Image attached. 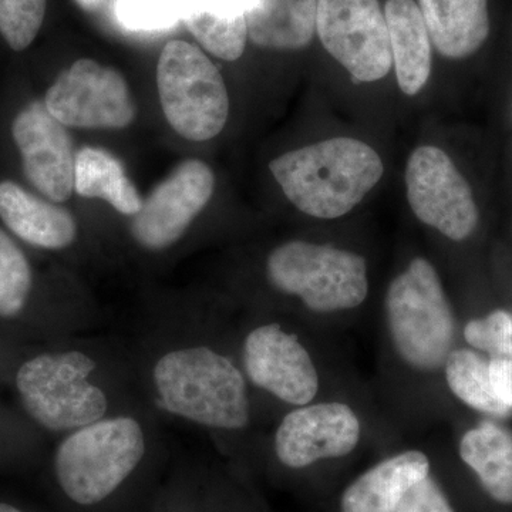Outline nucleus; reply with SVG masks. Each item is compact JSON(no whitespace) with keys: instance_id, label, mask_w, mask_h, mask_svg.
Segmentation results:
<instances>
[{"instance_id":"obj_24","label":"nucleus","mask_w":512,"mask_h":512,"mask_svg":"<svg viewBox=\"0 0 512 512\" xmlns=\"http://www.w3.org/2000/svg\"><path fill=\"white\" fill-rule=\"evenodd\" d=\"M444 366L451 392L470 409L497 419L511 416L512 409L494 392L488 360L483 356L471 349L451 350Z\"/></svg>"},{"instance_id":"obj_9","label":"nucleus","mask_w":512,"mask_h":512,"mask_svg":"<svg viewBox=\"0 0 512 512\" xmlns=\"http://www.w3.org/2000/svg\"><path fill=\"white\" fill-rule=\"evenodd\" d=\"M407 200L414 215L451 241L476 231L478 208L466 178L437 147L413 151L406 168Z\"/></svg>"},{"instance_id":"obj_1","label":"nucleus","mask_w":512,"mask_h":512,"mask_svg":"<svg viewBox=\"0 0 512 512\" xmlns=\"http://www.w3.org/2000/svg\"><path fill=\"white\" fill-rule=\"evenodd\" d=\"M157 412L204 430L234 433L251 424L244 370L227 353L194 335V326H164L134 365Z\"/></svg>"},{"instance_id":"obj_8","label":"nucleus","mask_w":512,"mask_h":512,"mask_svg":"<svg viewBox=\"0 0 512 512\" xmlns=\"http://www.w3.org/2000/svg\"><path fill=\"white\" fill-rule=\"evenodd\" d=\"M316 32L356 83L377 82L392 69L389 29L379 0H318Z\"/></svg>"},{"instance_id":"obj_7","label":"nucleus","mask_w":512,"mask_h":512,"mask_svg":"<svg viewBox=\"0 0 512 512\" xmlns=\"http://www.w3.org/2000/svg\"><path fill=\"white\" fill-rule=\"evenodd\" d=\"M157 86L165 119L181 137L211 140L227 124V86L197 46L184 40L167 43L158 59Z\"/></svg>"},{"instance_id":"obj_28","label":"nucleus","mask_w":512,"mask_h":512,"mask_svg":"<svg viewBox=\"0 0 512 512\" xmlns=\"http://www.w3.org/2000/svg\"><path fill=\"white\" fill-rule=\"evenodd\" d=\"M396 512L456 511L451 507L450 501L447 500L437 481L433 477L427 476L407 491Z\"/></svg>"},{"instance_id":"obj_3","label":"nucleus","mask_w":512,"mask_h":512,"mask_svg":"<svg viewBox=\"0 0 512 512\" xmlns=\"http://www.w3.org/2000/svg\"><path fill=\"white\" fill-rule=\"evenodd\" d=\"M153 436L147 412L138 406L64 434L53 457L60 491L77 507L106 503L136 476Z\"/></svg>"},{"instance_id":"obj_26","label":"nucleus","mask_w":512,"mask_h":512,"mask_svg":"<svg viewBox=\"0 0 512 512\" xmlns=\"http://www.w3.org/2000/svg\"><path fill=\"white\" fill-rule=\"evenodd\" d=\"M46 0H0V33L16 52L25 50L43 25Z\"/></svg>"},{"instance_id":"obj_6","label":"nucleus","mask_w":512,"mask_h":512,"mask_svg":"<svg viewBox=\"0 0 512 512\" xmlns=\"http://www.w3.org/2000/svg\"><path fill=\"white\" fill-rule=\"evenodd\" d=\"M266 278L276 291L301 299L315 313L352 311L369 293L363 256L301 239L272 249Z\"/></svg>"},{"instance_id":"obj_25","label":"nucleus","mask_w":512,"mask_h":512,"mask_svg":"<svg viewBox=\"0 0 512 512\" xmlns=\"http://www.w3.org/2000/svg\"><path fill=\"white\" fill-rule=\"evenodd\" d=\"M32 288L28 258L0 228V318L13 319L25 311Z\"/></svg>"},{"instance_id":"obj_20","label":"nucleus","mask_w":512,"mask_h":512,"mask_svg":"<svg viewBox=\"0 0 512 512\" xmlns=\"http://www.w3.org/2000/svg\"><path fill=\"white\" fill-rule=\"evenodd\" d=\"M318 0H248V36L256 46L299 50L316 32Z\"/></svg>"},{"instance_id":"obj_11","label":"nucleus","mask_w":512,"mask_h":512,"mask_svg":"<svg viewBox=\"0 0 512 512\" xmlns=\"http://www.w3.org/2000/svg\"><path fill=\"white\" fill-rule=\"evenodd\" d=\"M242 370L248 382L293 407L312 403L319 375L311 353L281 323L266 322L242 340Z\"/></svg>"},{"instance_id":"obj_21","label":"nucleus","mask_w":512,"mask_h":512,"mask_svg":"<svg viewBox=\"0 0 512 512\" xmlns=\"http://www.w3.org/2000/svg\"><path fill=\"white\" fill-rule=\"evenodd\" d=\"M458 451L490 497L501 504H512L510 429L494 421H483L464 433Z\"/></svg>"},{"instance_id":"obj_16","label":"nucleus","mask_w":512,"mask_h":512,"mask_svg":"<svg viewBox=\"0 0 512 512\" xmlns=\"http://www.w3.org/2000/svg\"><path fill=\"white\" fill-rule=\"evenodd\" d=\"M430 476V460L417 450L384 458L346 488L342 512H396L407 491Z\"/></svg>"},{"instance_id":"obj_27","label":"nucleus","mask_w":512,"mask_h":512,"mask_svg":"<svg viewBox=\"0 0 512 512\" xmlns=\"http://www.w3.org/2000/svg\"><path fill=\"white\" fill-rule=\"evenodd\" d=\"M114 15L131 32H161L180 20L174 0H116Z\"/></svg>"},{"instance_id":"obj_19","label":"nucleus","mask_w":512,"mask_h":512,"mask_svg":"<svg viewBox=\"0 0 512 512\" xmlns=\"http://www.w3.org/2000/svg\"><path fill=\"white\" fill-rule=\"evenodd\" d=\"M195 39L211 55L234 62L247 46L248 0H174Z\"/></svg>"},{"instance_id":"obj_17","label":"nucleus","mask_w":512,"mask_h":512,"mask_svg":"<svg viewBox=\"0 0 512 512\" xmlns=\"http://www.w3.org/2000/svg\"><path fill=\"white\" fill-rule=\"evenodd\" d=\"M387 29L397 83L407 96H416L429 82L431 37L414 0H387Z\"/></svg>"},{"instance_id":"obj_18","label":"nucleus","mask_w":512,"mask_h":512,"mask_svg":"<svg viewBox=\"0 0 512 512\" xmlns=\"http://www.w3.org/2000/svg\"><path fill=\"white\" fill-rule=\"evenodd\" d=\"M419 3L431 42L448 59L474 55L490 35L488 0H419Z\"/></svg>"},{"instance_id":"obj_12","label":"nucleus","mask_w":512,"mask_h":512,"mask_svg":"<svg viewBox=\"0 0 512 512\" xmlns=\"http://www.w3.org/2000/svg\"><path fill=\"white\" fill-rule=\"evenodd\" d=\"M214 187L215 177L207 164L187 160L178 165L134 215L130 227L134 242L150 252L173 247L207 207Z\"/></svg>"},{"instance_id":"obj_23","label":"nucleus","mask_w":512,"mask_h":512,"mask_svg":"<svg viewBox=\"0 0 512 512\" xmlns=\"http://www.w3.org/2000/svg\"><path fill=\"white\" fill-rule=\"evenodd\" d=\"M468 345L487 353L491 383L498 399L512 409V315L507 311L488 313L470 320L464 328Z\"/></svg>"},{"instance_id":"obj_4","label":"nucleus","mask_w":512,"mask_h":512,"mask_svg":"<svg viewBox=\"0 0 512 512\" xmlns=\"http://www.w3.org/2000/svg\"><path fill=\"white\" fill-rule=\"evenodd\" d=\"M289 201L319 220L343 217L383 177L382 158L369 144L335 137L289 151L269 164Z\"/></svg>"},{"instance_id":"obj_10","label":"nucleus","mask_w":512,"mask_h":512,"mask_svg":"<svg viewBox=\"0 0 512 512\" xmlns=\"http://www.w3.org/2000/svg\"><path fill=\"white\" fill-rule=\"evenodd\" d=\"M43 103L66 127L124 128L136 117L126 79L90 59L77 60L60 74Z\"/></svg>"},{"instance_id":"obj_30","label":"nucleus","mask_w":512,"mask_h":512,"mask_svg":"<svg viewBox=\"0 0 512 512\" xmlns=\"http://www.w3.org/2000/svg\"><path fill=\"white\" fill-rule=\"evenodd\" d=\"M0 512H23L19 508L13 507V505L0 503Z\"/></svg>"},{"instance_id":"obj_5","label":"nucleus","mask_w":512,"mask_h":512,"mask_svg":"<svg viewBox=\"0 0 512 512\" xmlns=\"http://www.w3.org/2000/svg\"><path fill=\"white\" fill-rule=\"evenodd\" d=\"M397 355L413 369L433 372L446 363L456 338V318L436 268L416 258L393 279L384 299Z\"/></svg>"},{"instance_id":"obj_2","label":"nucleus","mask_w":512,"mask_h":512,"mask_svg":"<svg viewBox=\"0 0 512 512\" xmlns=\"http://www.w3.org/2000/svg\"><path fill=\"white\" fill-rule=\"evenodd\" d=\"M124 363L90 342L40 353L20 365L16 389L26 413L52 433H70L124 409Z\"/></svg>"},{"instance_id":"obj_15","label":"nucleus","mask_w":512,"mask_h":512,"mask_svg":"<svg viewBox=\"0 0 512 512\" xmlns=\"http://www.w3.org/2000/svg\"><path fill=\"white\" fill-rule=\"evenodd\" d=\"M0 218L22 241L50 251L69 248L79 232L69 211L12 181L0 183Z\"/></svg>"},{"instance_id":"obj_22","label":"nucleus","mask_w":512,"mask_h":512,"mask_svg":"<svg viewBox=\"0 0 512 512\" xmlns=\"http://www.w3.org/2000/svg\"><path fill=\"white\" fill-rule=\"evenodd\" d=\"M74 191L84 198H101L127 217H134L143 207L123 165L99 148L84 147L76 154Z\"/></svg>"},{"instance_id":"obj_14","label":"nucleus","mask_w":512,"mask_h":512,"mask_svg":"<svg viewBox=\"0 0 512 512\" xmlns=\"http://www.w3.org/2000/svg\"><path fill=\"white\" fill-rule=\"evenodd\" d=\"M12 134L30 184L50 202L69 200L76 154L66 126L49 113L45 103H32L16 116Z\"/></svg>"},{"instance_id":"obj_13","label":"nucleus","mask_w":512,"mask_h":512,"mask_svg":"<svg viewBox=\"0 0 512 512\" xmlns=\"http://www.w3.org/2000/svg\"><path fill=\"white\" fill-rule=\"evenodd\" d=\"M362 424L345 403H309L285 414L274 436L282 466L301 470L316 461L348 456L359 444Z\"/></svg>"},{"instance_id":"obj_29","label":"nucleus","mask_w":512,"mask_h":512,"mask_svg":"<svg viewBox=\"0 0 512 512\" xmlns=\"http://www.w3.org/2000/svg\"><path fill=\"white\" fill-rule=\"evenodd\" d=\"M77 5L82 6L83 9L86 10H94L99 8L100 3L103 2V0H76Z\"/></svg>"}]
</instances>
